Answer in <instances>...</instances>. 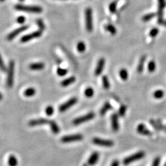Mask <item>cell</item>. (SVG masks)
<instances>
[{
    "mask_svg": "<svg viewBox=\"0 0 166 166\" xmlns=\"http://www.w3.org/2000/svg\"><path fill=\"white\" fill-rule=\"evenodd\" d=\"M1 70L3 72H7V68H6L5 64L3 62V60L2 58H1Z\"/></svg>",
    "mask_w": 166,
    "mask_h": 166,
    "instance_id": "ab89813d",
    "label": "cell"
},
{
    "mask_svg": "<svg viewBox=\"0 0 166 166\" xmlns=\"http://www.w3.org/2000/svg\"><path fill=\"white\" fill-rule=\"evenodd\" d=\"M49 126H50V128L52 132L54 134H58L60 132V128L56 122L53 120H50V123Z\"/></svg>",
    "mask_w": 166,
    "mask_h": 166,
    "instance_id": "ffe728a7",
    "label": "cell"
},
{
    "mask_svg": "<svg viewBox=\"0 0 166 166\" xmlns=\"http://www.w3.org/2000/svg\"><path fill=\"white\" fill-rule=\"evenodd\" d=\"M84 95L87 98L92 97L94 95V90L92 87H88L84 90Z\"/></svg>",
    "mask_w": 166,
    "mask_h": 166,
    "instance_id": "83f0119b",
    "label": "cell"
},
{
    "mask_svg": "<svg viewBox=\"0 0 166 166\" xmlns=\"http://www.w3.org/2000/svg\"><path fill=\"white\" fill-rule=\"evenodd\" d=\"M6 1V0H1V2H3V1Z\"/></svg>",
    "mask_w": 166,
    "mask_h": 166,
    "instance_id": "f6af8a7d",
    "label": "cell"
},
{
    "mask_svg": "<svg viewBox=\"0 0 166 166\" xmlns=\"http://www.w3.org/2000/svg\"><path fill=\"white\" fill-rule=\"evenodd\" d=\"M95 114L94 112H90L89 113H87V114L85 115L76 117V118H75L73 121L72 123L74 126L80 125L81 124L86 123V122L93 119L95 117Z\"/></svg>",
    "mask_w": 166,
    "mask_h": 166,
    "instance_id": "5b68a950",
    "label": "cell"
},
{
    "mask_svg": "<svg viewBox=\"0 0 166 166\" xmlns=\"http://www.w3.org/2000/svg\"><path fill=\"white\" fill-rule=\"evenodd\" d=\"M119 161L118 160H114L112 162L111 166H119Z\"/></svg>",
    "mask_w": 166,
    "mask_h": 166,
    "instance_id": "60d3db41",
    "label": "cell"
},
{
    "mask_svg": "<svg viewBox=\"0 0 166 166\" xmlns=\"http://www.w3.org/2000/svg\"><path fill=\"white\" fill-rule=\"evenodd\" d=\"M112 109H113V107L111 105V103L108 102H106L104 103L102 108L100 109V114L101 116L105 115V114L108 111L112 110Z\"/></svg>",
    "mask_w": 166,
    "mask_h": 166,
    "instance_id": "d6986e66",
    "label": "cell"
},
{
    "mask_svg": "<svg viewBox=\"0 0 166 166\" xmlns=\"http://www.w3.org/2000/svg\"><path fill=\"white\" fill-rule=\"evenodd\" d=\"M28 68L33 71H41L45 68V64L43 62H35L29 65Z\"/></svg>",
    "mask_w": 166,
    "mask_h": 166,
    "instance_id": "2e32d148",
    "label": "cell"
},
{
    "mask_svg": "<svg viewBox=\"0 0 166 166\" xmlns=\"http://www.w3.org/2000/svg\"><path fill=\"white\" fill-rule=\"evenodd\" d=\"M26 19L24 16H19L17 18V23L19 24H24L25 22Z\"/></svg>",
    "mask_w": 166,
    "mask_h": 166,
    "instance_id": "f35d334b",
    "label": "cell"
},
{
    "mask_svg": "<svg viewBox=\"0 0 166 166\" xmlns=\"http://www.w3.org/2000/svg\"><path fill=\"white\" fill-rule=\"evenodd\" d=\"M36 24L38 25L39 29H40L41 31L43 32V30H45V28H46L45 25V23H44V22L43 21L42 19H37L36 21Z\"/></svg>",
    "mask_w": 166,
    "mask_h": 166,
    "instance_id": "e575fe53",
    "label": "cell"
},
{
    "mask_svg": "<svg viewBox=\"0 0 166 166\" xmlns=\"http://www.w3.org/2000/svg\"><path fill=\"white\" fill-rule=\"evenodd\" d=\"M75 81H76V77L72 76L62 80L60 83V85L63 87H66L70 86Z\"/></svg>",
    "mask_w": 166,
    "mask_h": 166,
    "instance_id": "ac0fdd59",
    "label": "cell"
},
{
    "mask_svg": "<svg viewBox=\"0 0 166 166\" xmlns=\"http://www.w3.org/2000/svg\"><path fill=\"white\" fill-rule=\"evenodd\" d=\"M50 120H48L45 118H38V119H34L29 121L28 122V126L30 127H36L39 126H43L45 124H49Z\"/></svg>",
    "mask_w": 166,
    "mask_h": 166,
    "instance_id": "7c38bea8",
    "label": "cell"
},
{
    "mask_svg": "<svg viewBox=\"0 0 166 166\" xmlns=\"http://www.w3.org/2000/svg\"><path fill=\"white\" fill-rule=\"evenodd\" d=\"M104 28L107 32H108L110 34H111V35H115V34H116V33L117 32L116 28H115V26H113L111 24L105 25L104 26Z\"/></svg>",
    "mask_w": 166,
    "mask_h": 166,
    "instance_id": "cb8c5ba5",
    "label": "cell"
},
{
    "mask_svg": "<svg viewBox=\"0 0 166 166\" xmlns=\"http://www.w3.org/2000/svg\"><path fill=\"white\" fill-rule=\"evenodd\" d=\"M116 9H117V1H113L111 2L110 5H109V11L112 14H114V13L116 12Z\"/></svg>",
    "mask_w": 166,
    "mask_h": 166,
    "instance_id": "1f68e13d",
    "label": "cell"
},
{
    "mask_svg": "<svg viewBox=\"0 0 166 166\" xmlns=\"http://www.w3.org/2000/svg\"><path fill=\"white\" fill-rule=\"evenodd\" d=\"M77 102H78L77 97H72L71 99H70L68 100H67V102H65V103L60 105L59 107V111L60 113H63L65 111H66L75 105Z\"/></svg>",
    "mask_w": 166,
    "mask_h": 166,
    "instance_id": "ba28073f",
    "label": "cell"
},
{
    "mask_svg": "<svg viewBox=\"0 0 166 166\" xmlns=\"http://www.w3.org/2000/svg\"><path fill=\"white\" fill-rule=\"evenodd\" d=\"M119 76L121 79L124 81L128 80L129 78V73L128 70L125 68H122L119 71Z\"/></svg>",
    "mask_w": 166,
    "mask_h": 166,
    "instance_id": "484cf974",
    "label": "cell"
},
{
    "mask_svg": "<svg viewBox=\"0 0 166 166\" xmlns=\"http://www.w3.org/2000/svg\"><path fill=\"white\" fill-rule=\"evenodd\" d=\"M164 166H166V163H165V164H164Z\"/></svg>",
    "mask_w": 166,
    "mask_h": 166,
    "instance_id": "bcb514c9",
    "label": "cell"
},
{
    "mask_svg": "<svg viewBox=\"0 0 166 166\" xmlns=\"http://www.w3.org/2000/svg\"><path fill=\"white\" fill-rule=\"evenodd\" d=\"M62 1H66V0H62Z\"/></svg>",
    "mask_w": 166,
    "mask_h": 166,
    "instance_id": "7dc6e473",
    "label": "cell"
},
{
    "mask_svg": "<svg viewBox=\"0 0 166 166\" xmlns=\"http://www.w3.org/2000/svg\"><path fill=\"white\" fill-rule=\"evenodd\" d=\"M28 28V25H23L22 27H20L19 28H17L16 30H13L12 32H11L7 36V40L8 41H11L13 39L17 37L19 34L21 33H22L23 32L25 31Z\"/></svg>",
    "mask_w": 166,
    "mask_h": 166,
    "instance_id": "30bf717a",
    "label": "cell"
},
{
    "mask_svg": "<svg viewBox=\"0 0 166 166\" xmlns=\"http://www.w3.org/2000/svg\"><path fill=\"white\" fill-rule=\"evenodd\" d=\"M161 163L160 157H156V158L153 161L151 166H159Z\"/></svg>",
    "mask_w": 166,
    "mask_h": 166,
    "instance_id": "74e56055",
    "label": "cell"
},
{
    "mask_svg": "<svg viewBox=\"0 0 166 166\" xmlns=\"http://www.w3.org/2000/svg\"><path fill=\"white\" fill-rule=\"evenodd\" d=\"M161 24H162V25H164V26H166V21H165V20H162L161 22H159Z\"/></svg>",
    "mask_w": 166,
    "mask_h": 166,
    "instance_id": "b9f144b4",
    "label": "cell"
},
{
    "mask_svg": "<svg viewBox=\"0 0 166 166\" xmlns=\"http://www.w3.org/2000/svg\"><path fill=\"white\" fill-rule=\"evenodd\" d=\"M36 89L33 87H28L24 92V95L26 97H32L36 94Z\"/></svg>",
    "mask_w": 166,
    "mask_h": 166,
    "instance_id": "7402d4cb",
    "label": "cell"
},
{
    "mask_svg": "<svg viewBox=\"0 0 166 166\" xmlns=\"http://www.w3.org/2000/svg\"><path fill=\"white\" fill-rule=\"evenodd\" d=\"M85 22L86 28L88 32H92L93 22H92V10L90 7H87L85 10Z\"/></svg>",
    "mask_w": 166,
    "mask_h": 166,
    "instance_id": "277c9868",
    "label": "cell"
},
{
    "mask_svg": "<svg viewBox=\"0 0 166 166\" xmlns=\"http://www.w3.org/2000/svg\"><path fill=\"white\" fill-rule=\"evenodd\" d=\"M165 6V0H159V6H158V16H159V22H161V21L163 20V10Z\"/></svg>",
    "mask_w": 166,
    "mask_h": 166,
    "instance_id": "e0dca14e",
    "label": "cell"
},
{
    "mask_svg": "<svg viewBox=\"0 0 166 166\" xmlns=\"http://www.w3.org/2000/svg\"><path fill=\"white\" fill-rule=\"evenodd\" d=\"M156 14H155V13H150V14H146L145 16H144L142 17V20L143 22H148L151 20L153 18H154Z\"/></svg>",
    "mask_w": 166,
    "mask_h": 166,
    "instance_id": "d590c367",
    "label": "cell"
},
{
    "mask_svg": "<svg viewBox=\"0 0 166 166\" xmlns=\"http://www.w3.org/2000/svg\"><path fill=\"white\" fill-rule=\"evenodd\" d=\"M15 63L13 60H11L9 63L7 68V76L6 80V85L9 88H11L14 84V75Z\"/></svg>",
    "mask_w": 166,
    "mask_h": 166,
    "instance_id": "3957f363",
    "label": "cell"
},
{
    "mask_svg": "<svg viewBox=\"0 0 166 166\" xmlns=\"http://www.w3.org/2000/svg\"><path fill=\"white\" fill-rule=\"evenodd\" d=\"M99 153L97 151H94L90 155L89 158L87 160V164L92 166L96 164L99 159Z\"/></svg>",
    "mask_w": 166,
    "mask_h": 166,
    "instance_id": "9a60e30c",
    "label": "cell"
},
{
    "mask_svg": "<svg viewBox=\"0 0 166 166\" xmlns=\"http://www.w3.org/2000/svg\"><path fill=\"white\" fill-rule=\"evenodd\" d=\"M77 51L80 52V53H83L84 52L86 49V46L85 43L83 41H80L78 42L76 46Z\"/></svg>",
    "mask_w": 166,
    "mask_h": 166,
    "instance_id": "4316f807",
    "label": "cell"
},
{
    "mask_svg": "<svg viewBox=\"0 0 166 166\" xmlns=\"http://www.w3.org/2000/svg\"><path fill=\"white\" fill-rule=\"evenodd\" d=\"M102 85L105 89L108 90L110 88V81H109V79L107 76L103 75L102 78Z\"/></svg>",
    "mask_w": 166,
    "mask_h": 166,
    "instance_id": "d4e9b609",
    "label": "cell"
},
{
    "mask_svg": "<svg viewBox=\"0 0 166 166\" xmlns=\"http://www.w3.org/2000/svg\"><path fill=\"white\" fill-rule=\"evenodd\" d=\"M82 166H89L88 164H84L82 165Z\"/></svg>",
    "mask_w": 166,
    "mask_h": 166,
    "instance_id": "7bdbcfd3",
    "label": "cell"
},
{
    "mask_svg": "<svg viewBox=\"0 0 166 166\" xmlns=\"http://www.w3.org/2000/svg\"><path fill=\"white\" fill-rule=\"evenodd\" d=\"M7 163L9 166H17L18 164V161L14 155H11L9 156Z\"/></svg>",
    "mask_w": 166,
    "mask_h": 166,
    "instance_id": "603a6c76",
    "label": "cell"
},
{
    "mask_svg": "<svg viewBox=\"0 0 166 166\" xmlns=\"http://www.w3.org/2000/svg\"><path fill=\"white\" fill-rule=\"evenodd\" d=\"M14 8L18 11H22L29 13H35L40 14L43 12V8L38 6H28L24 4H17L14 6Z\"/></svg>",
    "mask_w": 166,
    "mask_h": 166,
    "instance_id": "6da1fadb",
    "label": "cell"
},
{
    "mask_svg": "<svg viewBox=\"0 0 166 166\" xmlns=\"http://www.w3.org/2000/svg\"><path fill=\"white\" fill-rule=\"evenodd\" d=\"M136 130L138 134L143 135H146V136H149V135H151L152 134L151 131L146 128V127L145 126V124H143L142 123L139 124L137 126Z\"/></svg>",
    "mask_w": 166,
    "mask_h": 166,
    "instance_id": "5bb4252c",
    "label": "cell"
},
{
    "mask_svg": "<svg viewBox=\"0 0 166 166\" xmlns=\"http://www.w3.org/2000/svg\"><path fill=\"white\" fill-rule=\"evenodd\" d=\"M45 112L47 116H51L54 114V108L52 105H48L45 109Z\"/></svg>",
    "mask_w": 166,
    "mask_h": 166,
    "instance_id": "836d02e7",
    "label": "cell"
},
{
    "mask_svg": "<svg viewBox=\"0 0 166 166\" xmlns=\"http://www.w3.org/2000/svg\"><path fill=\"white\" fill-rule=\"evenodd\" d=\"M164 92L163 90H157L153 93V97L156 99H161L164 97Z\"/></svg>",
    "mask_w": 166,
    "mask_h": 166,
    "instance_id": "f1b7e54d",
    "label": "cell"
},
{
    "mask_svg": "<svg viewBox=\"0 0 166 166\" xmlns=\"http://www.w3.org/2000/svg\"><path fill=\"white\" fill-rule=\"evenodd\" d=\"M145 156V151H138L132 155L125 158L123 160V163L125 165H128L132 164V163L135 162V161H137L143 159Z\"/></svg>",
    "mask_w": 166,
    "mask_h": 166,
    "instance_id": "7a4b0ae2",
    "label": "cell"
},
{
    "mask_svg": "<svg viewBox=\"0 0 166 166\" xmlns=\"http://www.w3.org/2000/svg\"><path fill=\"white\" fill-rule=\"evenodd\" d=\"M145 60H146V56L145 55L142 56L141 59H140L138 64V66H137V71L138 73H141L143 71L144 65H145Z\"/></svg>",
    "mask_w": 166,
    "mask_h": 166,
    "instance_id": "44dd1931",
    "label": "cell"
},
{
    "mask_svg": "<svg viewBox=\"0 0 166 166\" xmlns=\"http://www.w3.org/2000/svg\"><path fill=\"white\" fill-rule=\"evenodd\" d=\"M127 110V107L124 105H122L119 107L118 110V114L119 116L120 117H124L126 115V112Z\"/></svg>",
    "mask_w": 166,
    "mask_h": 166,
    "instance_id": "d6a6232c",
    "label": "cell"
},
{
    "mask_svg": "<svg viewBox=\"0 0 166 166\" xmlns=\"http://www.w3.org/2000/svg\"><path fill=\"white\" fill-rule=\"evenodd\" d=\"M19 1H21V2H23V1H25V0H19Z\"/></svg>",
    "mask_w": 166,
    "mask_h": 166,
    "instance_id": "ee69618b",
    "label": "cell"
},
{
    "mask_svg": "<svg viewBox=\"0 0 166 166\" xmlns=\"http://www.w3.org/2000/svg\"><path fill=\"white\" fill-rule=\"evenodd\" d=\"M56 73H57V74L58 76L62 77V76H64L67 75V74L68 73V70H67V69L58 67L57 69Z\"/></svg>",
    "mask_w": 166,
    "mask_h": 166,
    "instance_id": "f546056e",
    "label": "cell"
},
{
    "mask_svg": "<svg viewBox=\"0 0 166 166\" xmlns=\"http://www.w3.org/2000/svg\"><path fill=\"white\" fill-rule=\"evenodd\" d=\"M92 142L94 145L103 147H111L115 145L114 142L111 140L102 139L99 137L93 138Z\"/></svg>",
    "mask_w": 166,
    "mask_h": 166,
    "instance_id": "52a82bcc",
    "label": "cell"
},
{
    "mask_svg": "<svg viewBox=\"0 0 166 166\" xmlns=\"http://www.w3.org/2000/svg\"><path fill=\"white\" fill-rule=\"evenodd\" d=\"M158 33H159V29L157 28H153L150 31V35L151 37L155 38L157 35H158Z\"/></svg>",
    "mask_w": 166,
    "mask_h": 166,
    "instance_id": "8d00e7d4",
    "label": "cell"
},
{
    "mask_svg": "<svg viewBox=\"0 0 166 166\" xmlns=\"http://www.w3.org/2000/svg\"><path fill=\"white\" fill-rule=\"evenodd\" d=\"M156 65L154 60H151L149 63H148V71H149V72L150 73L154 72L156 70Z\"/></svg>",
    "mask_w": 166,
    "mask_h": 166,
    "instance_id": "4dcf8cb0",
    "label": "cell"
},
{
    "mask_svg": "<svg viewBox=\"0 0 166 166\" xmlns=\"http://www.w3.org/2000/svg\"><path fill=\"white\" fill-rule=\"evenodd\" d=\"M105 59L103 57L100 58L98 60L97 66H96L94 74L95 76H99L102 73L105 67Z\"/></svg>",
    "mask_w": 166,
    "mask_h": 166,
    "instance_id": "4fadbf2b",
    "label": "cell"
},
{
    "mask_svg": "<svg viewBox=\"0 0 166 166\" xmlns=\"http://www.w3.org/2000/svg\"><path fill=\"white\" fill-rule=\"evenodd\" d=\"M41 35H42V31H41L40 30H36V31H34L33 32H32L23 36L20 38V42L23 43H27L32 40L33 39L40 38L41 36Z\"/></svg>",
    "mask_w": 166,
    "mask_h": 166,
    "instance_id": "9c48e42d",
    "label": "cell"
},
{
    "mask_svg": "<svg viewBox=\"0 0 166 166\" xmlns=\"http://www.w3.org/2000/svg\"><path fill=\"white\" fill-rule=\"evenodd\" d=\"M83 135L81 134H76L72 135H68L63 136L60 138V141L63 143H68L75 142H80L82 140Z\"/></svg>",
    "mask_w": 166,
    "mask_h": 166,
    "instance_id": "8992f818",
    "label": "cell"
},
{
    "mask_svg": "<svg viewBox=\"0 0 166 166\" xmlns=\"http://www.w3.org/2000/svg\"><path fill=\"white\" fill-rule=\"evenodd\" d=\"M111 128L113 132H116L119 130V115L117 113H114L111 116Z\"/></svg>",
    "mask_w": 166,
    "mask_h": 166,
    "instance_id": "8fae6325",
    "label": "cell"
}]
</instances>
